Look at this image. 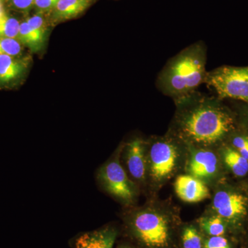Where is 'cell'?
Wrapping results in <instances>:
<instances>
[{"label":"cell","instance_id":"8","mask_svg":"<svg viewBox=\"0 0 248 248\" xmlns=\"http://www.w3.org/2000/svg\"><path fill=\"white\" fill-rule=\"evenodd\" d=\"M174 188L178 197L187 203H197L209 197L207 186L193 176H179L174 183Z\"/></svg>","mask_w":248,"mask_h":248},{"label":"cell","instance_id":"7","mask_svg":"<svg viewBox=\"0 0 248 248\" xmlns=\"http://www.w3.org/2000/svg\"><path fill=\"white\" fill-rule=\"evenodd\" d=\"M213 208L218 216L226 219L239 218L246 213L247 202L239 194L219 191L213 199Z\"/></svg>","mask_w":248,"mask_h":248},{"label":"cell","instance_id":"13","mask_svg":"<svg viewBox=\"0 0 248 248\" xmlns=\"http://www.w3.org/2000/svg\"><path fill=\"white\" fill-rule=\"evenodd\" d=\"M26 64L16 57L0 55V84H8L24 72Z\"/></svg>","mask_w":248,"mask_h":248},{"label":"cell","instance_id":"17","mask_svg":"<svg viewBox=\"0 0 248 248\" xmlns=\"http://www.w3.org/2000/svg\"><path fill=\"white\" fill-rule=\"evenodd\" d=\"M201 226L212 236H222L225 232L224 223L219 216L203 218L201 220Z\"/></svg>","mask_w":248,"mask_h":248},{"label":"cell","instance_id":"6","mask_svg":"<svg viewBox=\"0 0 248 248\" xmlns=\"http://www.w3.org/2000/svg\"><path fill=\"white\" fill-rule=\"evenodd\" d=\"M177 159V148L172 141L161 140L153 143L150 151V169L153 179L157 182L167 179L175 169Z\"/></svg>","mask_w":248,"mask_h":248},{"label":"cell","instance_id":"14","mask_svg":"<svg viewBox=\"0 0 248 248\" xmlns=\"http://www.w3.org/2000/svg\"><path fill=\"white\" fill-rule=\"evenodd\" d=\"M223 159L232 172L238 177H244L248 172V161L239 152L232 148H225Z\"/></svg>","mask_w":248,"mask_h":248},{"label":"cell","instance_id":"9","mask_svg":"<svg viewBox=\"0 0 248 248\" xmlns=\"http://www.w3.org/2000/svg\"><path fill=\"white\" fill-rule=\"evenodd\" d=\"M125 160L130 175L136 180L143 181L146 173L145 143L143 140L137 138L127 143Z\"/></svg>","mask_w":248,"mask_h":248},{"label":"cell","instance_id":"23","mask_svg":"<svg viewBox=\"0 0 248 248\" xmlns=\"http://www.w3.org/2000/svg\"><path fill=\"white\" fill-rule=\"evenodd\" d=\"M11 1L15 9L20 11H28L34 6L35 0H11Z\"/></svg>","mask_w":248,"mask_h":248},{"label":"cell","instance_id":"5","mask_svg":"<svg viewBox=\"0 0 248 248\" xmlns=\"http://www.w3.org/2000/svg\"><path fill=\"white\" fill-rule=\"evenodd\" d=\"M98 182L104 190L124 203L135 200V186L127 176L117 156L105 163L97 171Z\"/></svg>","mask_w":248,"mask_h":248},{"label":"cell","instance_id":"10","mask_svg":"<svg viewBox=\"0 0 248 248\" xmlns=\"http://www.w3.org/2000/svg\"><path fill=\"white\" fill-rule=\"evenodd\" d=\"M218 160L215 153L209 151H197L192 153L189 164L192 176L204 179L213 177L217 172Z\"/></svg>","mask_w":248,"mask_h":248},{"label":"cell","instance_id":"26","mask_svg":"<svg viewBox=\"0 0 248 248\" xmlns=\"http://www.w3.org/2000/svg\"><path fill=\"white\" fill-rule=\"evenodd\" d=\"M118 248H131L128 247V246H120V247H119Z\"/></svg>","mask_w":248,"mask_h":248},{"label":"cell","instance_id":"2","mask_svg":"<svg viewBox=\"0 0 248 248\" xmlns=\"http://www.w3.org/2000/svg\"><path fill=\"white\" fill-rule=\"evenodd\" d=\"M207 48L200 41L186 47L171 58L156 79L158 89L174 100L188 95L205 83Z\"/></svg>","mask_w":248,"mask_h":248},{"label":"cell","instance_id":"15","mask_svg":"<svg viewBox=\"0 0 248 248\" xmlns=\"http://www.w3.org/2000/svg\"><path fill=\"white\" fill-rule=\"evenodd\" d=\"M45 35L29 26L27 21L20 24L19 40L23 45H27L32 50H40L44 43Z\"/></svg>","mask_w":248,"mask_h":248},{"label":"cell","instance_id":"4","mask_svg":"<svg viewBox=\"0 0 248 248\" xmlns=\"http://www.w3.org/2000/svg\"><path fill=\"white\" fill-rule=\"evenodd\" d=\"M132 231L140 241L151 248L165 247L169 241V225L166 218L153 210H140L130 222Z\"/></svg>","mask_w":248,"mask_h":248},{"label":"cell","instance_id":"3","mask_svg":"<svg viewBox=\"0 0 248 248\" xmlns=\"http://www.w3.org/2000/svg\"><path fill=\"white\" fill-rule=\"evenodd\" d=\"M205 83L218 99H233L248 104V66H221L208 72Z\"/></svg>","mask_w":248,"mask_h":248},{"label":"cell","instance_id":"18","mask_svg":"<svg viewBox=\"0 0 248 248\" xmlns=\"http://www.w3.org/2000/svg\"><path fill=\"white\" fill-rule=\"evenodd\" d=\"M21 42L17 40L0 37V55L17 57L22 51Z\"/></svg>","mask_w":248,"mask_h":248},{"label":"cell","instance_id":"16","mask_svg":"<svg viewBox=\"0 0 248 248\" xmlns=\"http://www.w3.org/2000/svg\"><path fill=\"white\" fill-rule=\"evenodd\" d=\"M20 23L16 18L10 17L6 15L0 20V37L19 40ZM19 41V40H18Z\"/></svg>","mask_w":248,"mask_h":248},{"label":"cell","instance_id":"12","mask_svg":"<svg viewBox=\"0 0 248 248\" xmlns=\"http://www.w3.org/2000/svg\"><path fill=\"white\" fill-rule=\"evenodd\" d=\"M92 0H59L53 10L54 20L64 21L73 19L84 12Z\"/></svg>","mask_w":248,"mask_h":248},{"label":"cell","instance_id":"24","mask_svg":"<svg viewBox=\"0 0 248 248\" xmlns=\"http://www.w3.org/2000/svg\"><path fill=\"white\" fill-rule=\"evenodd\" d=\"M237 151L244 156L245 159H247L248 161V144Z\"/></svg>","mask_w":248,"mask_h":248},{"label":"cell","instance_id":"1","mask_svg":"<svg viewBox=\"0 0 248 248\" xmlns=\"http://www.w3.org/2000/svg\"><path fill=\"white\" fill-rule=\"evenodd\" d=\"M218 99L197 91L176 99L180 108L177 119L179 135L186 141L202 146L221 141L234 129V122Z\"/></svg>","mask_w":248,"mask_h":248},{"label":"cell","instance_id":"20","mask_svg":"<svg viewBox=\"0 0 248 248\" xmlns=\"http://www.w3.org/2000/svg\"><path fill=\"white\" fill-rule=\"evenodd\" d=\"M42 14V13L38 12V14L35 16L28 18L26 21L32 29L39 31L41 33L45 35L46 32V26L45 19Z\"/></svg>","mask_w":248,"mask_h":248},{"label":"cell","instance_id":"11","mask_svg":"<svg viewBox=\"0 0 248 248\" xmlns=\"http://www.w3.org/2000/svg\"><path fill=\"white\" fill-rule=\"evenodd\" d=\"M117 232L110 227L84 233L78 238L76 248H112Z\"/></svg>","mask_w":248,"mask_h":248},{"label":"cell","instance_id":"19","mask_svg":"<svg viewBox=\"0 0 248 248\" xmlns=\"http://www.w3.org/2000/svg\"><path fill=\"white\" fill-rule=\"evenodd\" d=\"M184 248H202V237L194 227H187L183 233Z\"/></svg>","mask_w":248,"mask_h":248},{"label":"cell","instance_id":"21","mask_svg":"<svg viewBox=\"0 0 248 248\" xmlns=\"http://www.w3.org/2000/svg\"><path fill=\"white\" fill-rule=\"evenodd\" d=\"M59 0H35L34 6L39 13L52 12Z\"/></svg>","mask_w":248,"mask_h":248},{"label":"cell","instance_id":"25","mask_svg":"<svg viewBox=\"0 0 248 248\" xmlns=\"http://www.w3.org/2000/svg\"><path fill=\"white\" fill-rule=\"evenodd\" d=\"M6 16V13H5L4 6H3L2 1L0 0V20L2 18H4Z\"/></svg>","mask_w":248,"mask_h":248},{"label":"cell","instance_id":"22","mask_svg":"<svg viewBox=\"0 0 248 248\" xmlns=\"http://www.w3.org/2000/svg\"><path fill=\"white\" fill-rule=\"evenodd\" d=\"M204 248H231L228 241L222 236H212L205 242Z\"/></svg>","mask_w":248,"mask_h":248}]
</instances>
